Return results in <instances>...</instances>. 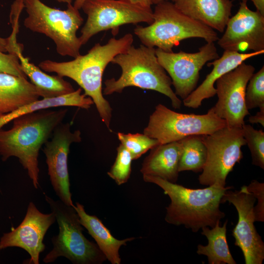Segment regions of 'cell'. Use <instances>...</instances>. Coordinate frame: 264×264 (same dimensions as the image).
Wrapping results in <instances>:
<instances>
[{
	"mask_svg": "<svg viewBox=\"0 0 264 264\" xmlns=\"http://www.w3.org/2000/svg\"><path fill=\"white\" fill-rule=\"evenodd\" d=\"M201 136L207 158L198 181L207 186L216 184L225 187L228 174L243 158L241 148L246 143L242 128L226 126L212 134Z\"/></svg>",
	"mask_w": 264,
	"mask_h": 264,
	"instance_id": "30bf717a",
	"label": "cell"
},
{
	"mask_svg": "<svg viewBox=\"0 0 264 264\" xmlns=\"http://www.w3.org/2000/svg\"><path fill=\"white\" fill-rule=\"evenodd\" d=\"M28 16L24 25L30 30L44 34L55 43L60 55L76 58L82 45L76 35L83 22L79 10L71 4L61 10L50 7L40 0H22Z\"/></svg>",
	"mask_w": 264,
	"mask_h": 264,
	"instance_id": "52a82bcc",
	"label": "cell"
},
{
	"mask_svg": "<svg viewBox=\"0 0 264 264\" xmlns=\"http://www.w3.org/2000/svg\"><path fill=\"white\" fill-rule=\"evenodd\" d=\"M130 2L136 4H139L144 7H151L153 4L151 0H127Z\"/></svg>",
	"mask_w": 264,
	"mask_h": 264,
	"instance_id": "e575fe53",
	"label": "cell"
},
{
	"mask_svg": "<svg viewBox=\"0 0 264 264\" xmlns=\"http://www.w3.org/2000/svg\"><path fill=\"white\" fill-rule=\"evenodd\" d=\"M264 53V50L246 53L224 50L221 57L207 63L208 66H213L212 71L202 83L183 100L184 105L188 108L198 109L204 99L213 97L216 94L214 85L219 78L247 59Z\"/></svg>",
	"mask_w": 264,
	"mask_h": 264,
	"instance_id": "e0dca14e",
	"label": "cell"
},
{
	"mask_svg": "<svg viewBox=\"0 0 264 264\" xmlns=\"http://www.w3.org/2000/svg\"><path fill=\"white\" fill-rule=\"evenodd\" d=\"M247 190L251 192L257 200L254 206V212L255 221H264V183L257 180H253L246 186Z\"/></svg>",
	"mask_w": 264,
	"mask_h": 264,
	"instance_id": "4dcf8cb0",
	"label": "cell"
},
{
	"mask_svg": "<svg viewBox=\"0 0 264 264\" xmlns=\"http://www.w3.org/2000/svg\"><path fill=\"white\" fill-rule=\"evenodd\" d=\"M69 123L60 124L54 130L50 140L44 145L48 175L51 184L59 199L65 204L74 206L70 190L68 156L72 143L81 141L79 130L72 132Z\"/></svg>",
	"mask_w": 264,
	"mask_h": 264,
	"instance_id": "5bb4252c",
	"label": "cell"
},
{
	"mask_svg": "<svg viewBox=\"0 0 264 264\" xmlns=\"http://www.w3.org/2000/svg\"><path fill=\"white\" fill-rule=\"evenodd\" d=\"M21 69L36 87L38 94L43 98L61 96L75 90L68 82L58 75L51 76L44 72L39 67L29 62L22 52L18 53Z\"/></svg>",
	"mask_w": 264,
	"mask_h": 264,
	"instance_id": "7402d4cb",
	"label": "cell"
},
{
	"mask_svg": "<svg viewBox=\"0 0 264 264\" xmlns=\"http://www.w3.org/2000/svg\"><path fill=\"white\" fill-rule=\"evenodd\" d=\"M45 200L55 216L59 227L57 235L51 238L52 249L43 259V262H54L64 257L74 264H100L106 258L95 243L83 233V226L74 206L60 199L45 195Z\"/></svg>",
	"mask_w": 264,
	"mask_h": 264,
	"instance_id": "8992f818",
	"label": "cell"
},
{
	"mask_svg": "<svg viewBox=\"0 0 264 264\" xmlns=\"http://www.w3.org/2000/svg\"><path fill=\"white\" fill-rule=\"evenodd\" d=\"M81 8L88 16L79 37L82 45L101 31L111 29L115 35L119 26L124 24L140 22L150 24L154 20L151 7L127 0H86Z\"/></svg>",
	"mask_w": 264,
	"mask_h": 264,
	"instance_id": "9c48e42d",
	"label": "cell"
},
{
	"mask_svg": "<svg viewBox=\"0 0 264 264\" xmlns=\"http://www.w3.org/2000/svg\"><path fill=\"white\" fill-rule=\"evenodd\" d=\"M55 221L53 212L43 213L33 202H30L19 225L0 237V250L12 247L22 248L30 255L29 264H39L40 254L45 248L44 237Z\"/></svg>",
	"mask_w": 264,
	"mask_h": 264,
	"instance_id": "9a60e30c",
	"label": "cell"
},
{
	"mask_svg": "<svg viewBox=\"0 0 264 264\" xmlns=\"http://www.w3.org/2000/svg\"><path fill=\"white\" fill-rule=\"evenodd\" d=\"M121 144L130 153L132 160L141 157L148 151L159 144L157 140L143 133H117Z\"/></svg>",
	"mask_w": 264,
	"mask_h": 264,
	"instance_id": "484cf974",
	"label": "cell"
},
{
	"mask_svg": "<svg viewBox=\"0 0 264 264\" xmlns=\"http://www.w3.org/2000/svg\"><path fill=\"white\" fill-rule=\"evenodd\" d=\"M175 6L183 14L222 32L230 18V0H175Z\"/></svg>",
	"mask_w": 264,
	"mask_h": 264,
	"instance_id": "ac0fdd59",
	"label": "cell"
},
{
	"mask_svg": "<svg viewBox=\"0 0 264 264\" xmlns=\"http://www.w3.org/2000/svg\"><path fill=\"white\" fill-rule=\"evenodd\" d=\"M111 63L119 66L122 73L117 79L106 80L103 94L121 93L127 87H136L161 93L170 98L174 109L180 108L181 101L173 90L171 79L159 63L154 47L142 44L135 48L132 45Z\"/></svg>",
	"mask_w": 264,
	"mask_h": 264,
	"instance_id": "277c9868",
	"label": "cell"
},
{
	"mask_svg": "<svg viewBox=\"0 0 264 264\" xmlns=\"http://www.w3.org/2000/svg\"><path fill=\"white\" fill-rule=\"evenodd\" d=\"M181 153L179 141L155 146L144 159L140 172L143 175L158 176L176 183Z\"/></svg>",
	"mask_w": 264,
	"mask_h": 264,
	"instance_id": "d6986e66",
	"label": "cell"
},
{
	"mask_svg": "<svg viewBox=\"0 0 264 264\" xmlns=\"http://www.w3.org/2000/svg\"><path fill=\"white\" fill-rule=\"evenodd\" d=\"M133 36L127 33L119 39L110 38L107 43L96 44L84 55L73 60L57 62L51 60L41 62L39 66L44 71L55 72L57 75L67 77L76 82L95 104L102 121L111 131L110 123L112 109L102 92V76L107 65L117 55L123 53L132 45Z\"/></svg>",
	"mask_w": 264,
	"mask_h": 264,
	"instance_id": "6da1fadb",
	"label": "cell"
},
{
	"mask_svg": "<svg viewBox=\"0 0 264 264\" xmlns=\"http://www.w3.org/2000/svg\"><path fill=\"white\" fill-rule=\"evenodd\" d=\"M247 2L248 0H239ZM256 8L263 15H264V0H251Z\"/></svg>",
	"mask_w": 264,
	"mask_h": 264,
	"instance_id": "836d02e7",
	"label": "cell"
},
{
	"mask_svg": "<svg viewBox=\"0 0 264 264\" xmlns=\"http://www.w3.org/2000/svg\"><path fill=\"white\" fill-rule=\"evenodd\" d=\"M116 150L115 162L108 172V175L117 185H121L126 183L130 177L133 160L130 153L121 144H120Z\"/></svg>",
	"mask_w": 264,
	"mask_h": 264,
	"instance_id": "f1b7e54d",
	"label": "cell"
},
{
	"mask_svg": "<svg viewBox=\"0 0 264 264\" xmlns=\"http://www.w3.org/2000/svg\"><path fill=\"white\" fill-rule=\"evenodd\" d=\"M35 86L26 78L0 72V113L2 115L39 99Z\"/></svg>",
	"mask_w": 264,
	"mask_h": 264,
	"instance_id": "ffe728a7",
	"label": "cell"
},
{
	"mask_svg": "<svg viewBox=\"0 0 264 264\" xmlns=\"http://www.w3.org/2000/svg\"><path fill=\"white\" fill-rule=\"evenodd\" d=\"M254 71L253 66L243 62L216 82L218 99L212 108L229 127L242 128L244 117L250 114L245 104V93Z\"/></svg>",
	"mask_w": 264,
	"mask_h": 264,
	"instance_id": "4fadbf2b",
	"label": "cell"
},
{
	"mask_svg": "<svg viewBox=\"0 0 264 264\" xmlns=\"http://www.w3.org/2000/svg\"><path fill=\"white\" fill-rule=\"evenodd\" d=\"M218 44L224 50L244 51L264 50V15L253 11L247 2H240L236 14L230 17Z\"/></svg>",
	"mask_w": 264,
	"mask_h": 264,
	"instance_id": "2e32d148",
	"label": "cell"
},
{
	"mask_svg": "<svg viewBox=\"0 0 264 264\" xmlns=\"http://www.w3.org/2000/svg\"><path fill=\"white\" fill-rule=\"evenodd\" d=\"M18 27H14L13 32L10 36L7 38L0 37V51L2 52L8 53H18L22 52V45L17 43L16 35Z\"/></svg>",
	"mask_w": 264,
	"mask_h": 264,
	"instance_id": "1f68e13d",
	"label": "cell"
},
{
	"mask_svg": "<svg viewBox=\"0 0 264 264\" xmlns=\"http://www.w3.org/2000/svg\"><path fill=\"white\" fill-rule=\"evenodd\" d=\"M59 2H66L68 4H71L72 0H56Z\"/></svg>",
	"mask_w": 264,
	"mask_h": 264,
	"instance_id": "74e56055",
	"label": "cell"
},
{
	"mask_svg": "<svg viewBox=\"0 0 264 264\" xmlns=\"http://www.w3.org/2000/svg\"><path fill=\"white\" fill-rule=\"evenodd\" d=\"M86 0H75L73 6L77 9L81 8L83 3Z\"/></svg>",
	"mask_w": 264,
	"mask_h": 264,
	"instance_id": "d590c367",
	"label": "cell"
},
{
	"mask_svg": "<svg viewBox=\"0 0 264 264\" xmlns=\"http://www.w3.org/2000/svg\"><path fill=\"white\" fill-rule=\"evenodd\" d=\"M260 110L255 115L249 117L248 121L251 124H260L264 127V107L259 108Z\"/></svg>",
	"mask_w": 264,
	"mask_h": 264,
	"instance_id": "d6a6232c",
	"label": "cell"
},
{
	"mask_svg": "<svg viewBox=\"0 0 264 264\" xmlns=\"http://www.w3.org/2000/svg\"><path fill=\"white\" fill-rule=\"evenodd\" d=\"M153 4H156L157 3H159L161 2L164 1H169V0H172L173 2H174L175 0H151Z\"/></svg>",
	"mask_w": 264,
	"mask_h": 264,
	"instance_id": "8d00e7d4",
	"label": "cell"
},
{
	"mask_svg": "<svg viewBox=\"0 0 264 264\" xmlns=\"http://www.w3.org/2000/svg\"><path fill=\"white\" fill-rule=\"evenodd\" d=\"M230 190L226 191L221 203L227 201L232 204L238 213V222L232 231L234 244L242 250L245 264H262L264 243L254 225L256 198L246 186H242L238 191Z\"/></svg>",
	"mask_w": 264,
	"mask_h": 264,
	"instance_id": "7c38bea8",
	"label": "cell"
},
{
	"mask_svg": "<svg viewBox=\"0 0 264 264\" xmlns=\"http://www.w3.org/2000/svg\"><path fill=\"white\" fill-rule=\"evenodd\" d=\"M243 137L250 150L253 165L264 169V132L255 129L251 125L242 126Z\"/></svg>",
	"mask_w": 264,
	"mask_h": 264,
	"instance_id": "4316f807",
	"label": "cell"
},
{
	"mask_svg": "<svg viewBox=\"0 0 264 264\" xmlns=\"http://www.w3.org/2000/svg\"><path fill=\"white\" fill-rule=\"evenodd\" d=\"M226 126L211 108L204 114L182 113L161 104L150 115L143 133L156 139L159 144L178 141L192 135H208Z\"/></svg>",
	"mask_w": 264,
	"mask_h": 264,
	"instance_id": "ba28073f",
	"label": "cell"
},
{
	"mask_svg": "<svg viewBox=\"0 0 264 264\" xmlns=\"http://www.w3.org/2000/svg\"><path fill=\"white\" fill-rule=\"evenodd\" d=\"M2 115L0 113V116H1Z\"/></svg>",
	"mask_w": 264,
	"mask_h": 264,
	"instance_id": "f35d334b",
	"label": "cell"
},
{
	"mask_svg": "<svg viewBox=\"0 0 264 264\" xmlns=\"http://www.w3.org/2000/svg\"><path fill=\"white\" fill-rule=\"evenodd\" d=\"M245 104L248 110L264 107V66L250 78L245 90Z\"/></svg>",
	"mask_w": 264,
	"mask_h": 264,
	"instance_id": "83f0119b",
	"label": "cell"
},
{
	"mask_svg": "<svg viewBox=\"0 0 264 264\" xmlns=\"http://www.w3.org/2000/svg\"><path fill=\"white\" fill-rule=\"evenodd\" d=\"M61 108L20 115L12 120L10 129H0L1 160L6 161L12 156L18 158L36 189L39 185V151L65 117L67 109Z\"/></svg>",
	"mask_w": 264,
	"mask_h": 264,
	"instance_id": "7a4b0ae2",
	"label": "cell"
},
{
	"mask_svg": "<svg viewBox=\"0 0 264 264\" xmlns=\"http://www.w3.org/2000/svg\"><path fill=\"white\" fill-rule=\"evenodd\" d=\"M82 88L61 96L37 100L10 113L0 116V129L20 115L39 110L64 107H77L89 109L94 104L92 99L82 94Z\"/></svg>",
	"mask_w": 264,
	"mask_h": 264,
	"instance_id": "603a6c76",
	"label": "cell"
},
{
	"mask_svg": "<svg viewBox=\"0 0 264 264\" xmlns=\"http://www.w3.org/2000/svg\"><path fill=\"white\" fill-rule=\"evenodd\" d=\"M155 54L159 63L171 79L175 94L183 100L195 89L199 71L204 65L219 58L213 42L207 43L195 53L167 52L157 48Z\"/></svg>",
	"mask_w": 264,
	"mask_h": 264,
	"instance_id": "8fae6325",
	"label": "cell"
},
{
	"mask_svg": "<svg viewBox=\"0 0 264 264\" xmlns=\"http://www.w3.org/2000/svg\"><path fill=\"white\" fill-rule=\"evenodd\" d=\"M144 181L158 185L171 200L166 209L165 221L184 225L194 232L202 228L213 227L225 215L220 209L221 198L233 187L214 184L202 189H191L159 177L143 175Z\"/></svg>",
	"mask_w": 264,
	"mask_h": 264,
	"instance_id": "3957f363",
	"label": "cell"
},
{
	"mask_svg": "<svg viewBox=\"0 0 264 264\" xmlns=\"http://www.w3.org/2000/svg\"><path fill=\"white\" fill-rule=\"evenodd\" d=\"M74 207L79 216L81 224L94 239L106 259L112 264H120L121 260L119 249L121 246L126 245L128 242L132 241L135 238L118 240L113 236L96 216L88 214L82 204L77 202Z\"/></svg>",
	"mask_w": 264,
	"mask_h": 264,
	"instance_id": "44dd1931",
	"label": "cell"
},
{
	"mask_svg": "<svg viewBox=\"0 0 264 264\" xmlns=\"http://www.w3.org/2000/svg\"><path fill=\"white\" fill-rule=\"evenodd\" d=\"M228 220H226L222 226L220 221L210 229L205 226L202 228L201 234L208 240L206 245L198 244L197 253L206 256L209 264H236L228 244L226 232Z\"/></svg>",
	"mask_w": 264,
	"mask_h": 264,
	"instance_id": "cb8c5ba5",
	"label": "cell"
},
{
	"mask_svg": "<svg viewBox=\"0 0 264 264\" xmlns=\"http://www.w3.org/2000/svg\"><path fill=\"white\" fill-rule=\"evenodd\" d=\"M153 18L148 26H137L134 29V33L146 46H156L171 52L174 46L184 39L200 38L207 43H214L219 38L213 29L186 16L169 1L156 4Z\"/></svg>",
	"mask_w": 264,
	"mask_h": 264,
	"instance_id": "5b68a950",
	"label": "cell"
},
{
	"mask_svg": "<svg viewBox=\"0 0 264 264\" xmlns=\"http://www.w3.org/2000/svg\"><path fill=\"white\" fill-rule=\"evenodd\" d=\"M0 72L27 78L21 69L18 56L15 53L6 54L0 51Z\"/></svg>",
	"mask_w": 264,
	"mask_h": 264,
	"instance_id": "f546056e",
	"label": "cell"
},
{
	"mask_svg": "<svg viewBox=\"0 0 264 264\" xmlns=\"http://www.w3.org/2000/svg\"><path fill=\"white\" fill-rule=\"evenodd\" d=\"M179 142L181 147L179 172L186 171L201 172L207 158L206 148L201 135H190Z\"/></svg>",
	"mask_w": 264,
	"mask_h": 264,
	"instance_id": "d4e9b609",
	"label": "cell"
}]
</instances>
